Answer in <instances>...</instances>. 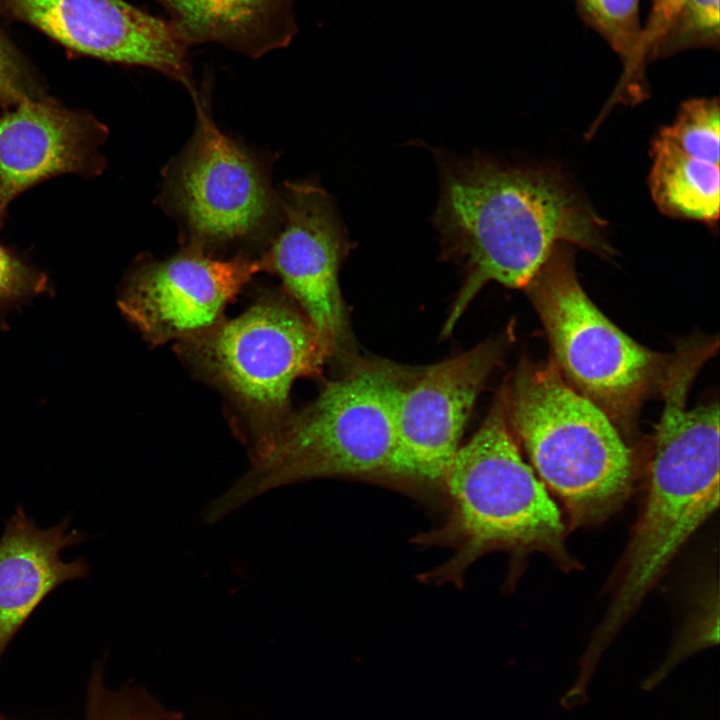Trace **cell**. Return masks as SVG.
<instances>
[{"label": "cell", "instance_id": "15", "mask_svg": "<svg viewBox=\"0 0 720 720\" xmlns=\"http://www.w3.org/2000/svg\"><path fill=\"white\" fill-rule=\"evenodd\" d=\"M188 46L215 43L257 59L298 33L295 0H154Z\"/></svg>", "mask_w": 720, "mask_h": 720}, {"label": "cell", "instance_id": "20", "mask_svg": "<svg viewBox=\"0 0 720 720\" xmlns=\"http://www.w3.org/2000/svg\"><path fill=\"white\" fill-rule=\"evenodd\" d=\"M681 150L720 164V110L718 98L683 102L673 123L658 131Z\"/></svg>", "mask_w": 720, "mask_h": 720}, {"label": "cell", "instance_id": "19", "mask_svg": "<svg viewBox=\"0 0 720 720\" xmlns=\"http://www.w3.org/2000/svg\"><path fill=\"white\" fill-rule=\"evenodd\" d=\"M85 720H183V713L166 709L139 686L111 690L103 664L97 663L88 682Z\"/></svg>", "mask_w": 720, "mask_h": 720}, {"label": "cell", "instance_id": "7", "mask_svg": "<svg viewBox=\"0 0 720 720\" xmlns=\"http://www.w3.org/2000/svg\"><path fill=\"white\" fill-rule=\"evenodd\" d=\"M192 98L196 127L165 169L160 204L178 223L182 248L259 256L255 247L263 253L280 227V196L263 161L220 131L201 95Z\"/></svg>", "mask_w": 720, "mask_h": 720}, {"label": "cell", "instance_id": "16", "mask_svg": "<svg viewBox=\"0 0 720 720\" xmlns=\"http://www.w3.org/2000/svg\"><path fill=\"white\" fill-rule=\"evenodd\" d=\"M652 167L648 186L662 214L717 224L720 202V164L676 147L659 132L651 143Z\"/></svg>", "mask_w": 720, "mask_h": 720}, {"label": "cell", "instance_id": "14", "mask_svg": "<svg viewBox=\"0 0 720 720\" xmlns=\"http://www.w3.org/2000/svg\"><path fill=\"white\" fill-rule=\"evenodd\" d=\"M69 523L64 519L39 528L21 506L7 521L0 538V657L45 597L65 582L87 576L84 559L61 558L62 550L85 538L69 530Z\"/></svg>", "mask_w": 720, "mask_h": 720}, {"label": "cell", "instance_id": "13", "mask_svg": "<svg viewBox=\"0 0 720 720\" xmlns=\"http://www.w3.org/2000/svg\"><path fill=\"white\" fill-rule=\"evenodd\" d=\"M104 124L46 96L0 113V229L11 202L36 184L62 174L96 176L105 166Z\"/></svg>", "mask_w": 720, "mask_h": 720}, {"label": "cell", "instance_id": "9", "mask_svg": "<svg viewBox=\"0 0 720 720\" xmlns=\"http://www.w3.org/2000/svg\"><path fill=\"white\" fill-rule=\"evenodd\" d=\"M282 220L261 254L265 272L317 333L328 358L349 347L350 328L339 285L340 265L351 243L329 195L308 182L286 183L279 194Z\"/></svg>", "mask_w": 720, "mask_h": 720}, {"label": "cell", "instance_id": "18", "mask_svg": "<svg viewBox=\"0 0 720 720\" xmlns=\"http://www.w3.org/2000/svg\"><path fill=\"white\" fill-rule=\"evenodd\" d=\"M719 9V0H682L657 39L650 63L690 50H718Z\"/></svg>", "mask_w": 720, "mask_h": 720}, {"label": "cell", "instance_id": "24", "mask_svg": "<svg viewBox=\"0 0 720 720\" xmlns=\"http://www.w3.org/2000/svg\"><path fill=\"white\" fill-rule=\"evenodd\" d=\"M1 720V719H0Z\"/></svg>", "mask_w": 720, "mask_h": 720}, {"label": "cell", "instance_id": "2", "mask_svg": "<svg viewBox=\"0 0 720 720\" xmlns=\"http://www.w3.org/2000/svg\"><path fill=\"white\" fill-rule=\"evenodd\" d=\"M410 369L358 360L344 376L290 413L264 454L204 511L214 524L273 489L320 477L386 474L395 447V415Z\"/></svg>", "mask_w": 720, "mask_h": 720}, {"label": "cell", "instance_id": "6", "mask_svg": "<svg viewBox=\"0 0 720 720\" xmlns=\"http://www.w3.org/2000/svg\"><path fill=\"white\" fill-rule=\"evenodd\" d=\"M452 501L444 527L457 554L449 570L493 549L559 552L564 524L546 487L519 451L502 391L442 479Z\"/></svg>", "mask_w": 720, "mask_h": 720}, {"label": "cell", "instance_id": "21", "mask_svg": "<svg viewBox=\"0 0 720 720\" xmlns=\"http://www.w3.org/2000/svg\"><path fill=\"white\" fill-rule=\"evenodd\" d=\"M46 96L31 65L0 28V105L15 106Z\"/></svg>", "mask_w": 720, "mask_h": 720}, {"label": "cell", "instance_id": "17", "mask_svg": "<svg viewBox=\"0 0 720 720\" xmlns=\"http://www.w3.org/2000/svg\"><path fill=\"white\" fill-rule=\"evenodd\" d=\"M582 22L618 56L622 72L616 87L594 123L600 125L618 105L634 106L649 97L646 76L638 67L643 23L640 0H573Z\"/></svg>", "mask_w": 720, "mask_h": 720}, {"label": "cell", "instance_id": "10", "mask_svg": "<svg viewBox=\"0 0 720 720\" xmlns=\"http://www.w3.org/2000/svg\"><path fill=\"white\" fill-rule=\"evenodd\" d=\"M0 18L73 53L156 70L196 93L189 48L169 20L124 0H0Z\"/></svg>", "mask_w": 720, "mask_h": 720}, {"label": "cell", "instance_id": "22", "mask_svg": "<svg viewBox=\"0 0 720 720\" xmlns=\"http://www.w3.org/2000/svg\"><path fill=\"white\" fill-rule=\"evenodd\" d=\"M47 288L46 276L0 244V312Z\"/></svg>", "mask_w": 720, "mask_h": 720}, {"label": "cell", "instance_id": "8", "mask_svg": "<svg viewBox=\"0 0 720 720\" xmlns=\"http://www.w3.org/2000/svg\"><path fill=\"white\" fill-rule=\"evenodd\" d=\"M573 247L556 244L524 289L562 377L611 420L623 419L661 384L669 362L631 339L589 299L576 274Z\"/></svg>", "mask_w": 720, "mask_h": 720}, {"label": "cell", "instance_id": "3", "mask_svg": "<svg viewBox=\"0 0 720 720\" xmlns=\"http://www.w3.org/2000/svg\"><path fill=\"white\" fill-rule=\"evenodd\" d=\"M697 369L675 363L661 386L647 500L627 550L616 598L595 639L609 644L685 541L719 504V407L686 409Z\"/></svg>", "mask_w": 720, "mask_h": 720}, {"label": "cell", "instance_id": "12", "mask_svg": "<svg viewBox=\"0 0 720 720\" xmlns=\"http://www.w3.org/2000/svg\"><path fill=\"white\" fill-rule=\"evenodd\" d=\"M504 347L503 339H490L413 376L397 400L395 447L386 474L443 479Z\"/></svg>", "mask_w": 720, "mask_h": 720}, {"label": "cell", "instance_id": "23", "mask_svg": "<svg viewBox=\"0 0 720 720\" xmlns=\"http://www.w3.org/2000/svg\"><path fill=\"white\" fill-rule=\"evenodd\" d=\"M651 7L643 31L638 52V63L642 68L650 64L652 49L682 0H650Z\"/></svg>", "mask_w": 720, "mask_h": 720}, {"label": "cell", "instance_id": "5", "mask_svg": "<svg viewBox=\"0 0 720 720\" xmlns=\"http://www.w3.org/2000/svg\"><path fill=\"white\" fill-rule=\"evenodd\" d=\"M175 351L227 400L242 423L250 461L266 452L292 412L294 382L319 376L329 359L285 292L260 296L239 315L176 342Z\"/></svg>", "mask_w": 720, "mask_h": 720}, {"label": "cell", "instance_id": "1", "mask_svg": "<svg viewBox=\"0 0 720 720\" xmlns=\"http://www.w3.org/2000/svg\"><path fill=\"white\" fill-rule=\"evenodd\" d=\"M434 222L445 256L465 275L442 335H449L485 284L525 288L564 242L607 256L606 222L550 168L485 157L443 161Z\"/></svg>", "mask_w": 720, "mask_h": 720}, {"label": "cell", "instance_id": "4", "mask_svg": "<svg viewBox=\"0 0 720 720\" xmlns=\"http://www.w3.org/2000/svg\"><path fill=\"white\" fill-rule=\"evenodd\" d=\"M502 394L514 439L574 525L597 523L623 503L632 486L631 451L608 415L553 362L522 366Z\"/></svg>", "mask_w": 720, "mask_h": 720}, {"label": "cell", "instance_id": "11", "mask_svg": "<svg viewBox=\"0 0 720 720\" xmlns=\"http://www.w3.org/2000/svg\"><path fill=\"white\" fill-rule=\"evenodd\" d=\"M262 271L261 256L215 258L181 248L137 263L117 304L149 344L179 342L221 321L228 304Z\"/></svg>", "mask_w": 720, "mask_h": 720}]
</instances>
